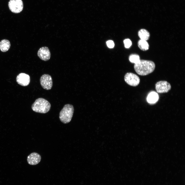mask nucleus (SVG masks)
<instances>
[{
    "mask_svg": "<svg viewBox=\"0 0 185 185\" xmlns=\"http://www.w3.org/2000/svg\"><path fill=\"white\" fill-rule=\"evenodd\" d=\"M155 67V63L152 61L140 60L138 62L134 64V68L137 74L144 76L153 72Z\"/></svg>",
    "mask_w": 185,
    "mask_h": 185,
    "instance_id": "f257e3e1",
    "label": "nucleus"
},
{
    "mask_svg": "<svg viewBox=\"0 0 185 185\" xmlns=\"http://www.w3.org/2000/svg\"><path fill=\"white\" fill-rule=\"evenodd\" d=\"M51 104L47 100L42 98L36 99L32 104V108L35 112L45 113L50 110Z\"/></svg>",
    "mask_w": 185,
    "mask_h": 185,
    "instance_id": "f03ea898",
    "label": "nucleus"
},
{
    "mask_svg": "<svg viewBox=\"0 0 185 185\" xmlns=\"http://www.w3.org/2000/svg\"><path fill=\"white\" fill-rule=\"evenodd\" d=\"M74 111L73 106L70 104L65 105L59 113L61 121L64 124L69 123L71 120Z\"/></svg>",
    "mask_w": 185,
    "mask_h": 185,
    "instance_id": "7ed1b4c3",
    "label": "nucleus"
},
{
    "mask_svg": "<svg viewBox=\"0 0 185 185\" xmlns=\"http://www.w3.org/2000/svg\"><path fill=\"white\" fill-rule=\"evenodd\" d=\"M124 80L128 85L136 86L140 83V79L138 76L135 74L131 72L126 73L124 76Z\"/></svg>",
    "mask_w": 185,
    "mask_h": 185,
    "instance_id": "20e7f679",
    "label": "nucleus"
},
{
    "mask_svg": "<svg viewBox=\"0 0 185 185\" xmlns=\"http://www.w3.org/2000/svg\"><path fill=\"white\" fill-rule=\"evenodd\" d=\"M8 5L10 10L14 13L20 12L23 8V4L22 0H10Z\"/></svg>",
    "mask_w": 185,
    "mask_h": 185,
    "instance_id": "39448f33",
    "label": "nucleus"
},
{
    "mask_svg": "<svg viewBox=\"0 0 185 185\" xmlns=\"http://www.w3.org/2000/svg\"><path fill=\"white\" fill-rule=\"evenodd\" d=\"M170 84L165 81H160L157 82L155 85L156 91L160 93H166L171 89Z\"/></svg>",
    "mask_w": 185,
    "mask_h": 185,
    "instance_id": "423d86ee",
    "label": "nucleus"
},
{
    "mask_svg": "<svg viewBox=\"0 0 185 185\" xmlns=\"http://www.w3.org/2000/svg\"><path fill=\"white\" fill-rule=\"evenodd\" d=\"M40 81L42 87L44 89L49 90L52 88L53 85L51 77L48 74H44L40 77Z\"/></svg>",
    "mask_w": 185,
    "mask_h": 185,
    "instance_id": "0eeeda50",
    "label": "nucleus"
},
{
    "mask_svg": "<svg viewBox=\"0 0 185 185\" xmlns=\"http://www.w3.org/2000/svg\"><path fill=\"white\" fill-rule=\"evenodd\" d=\"M37 54L40 59L45 61L48 60L51 57V53L49 49L46 47L40 48L38 51Z\"/></svg>",
    "mask_w": 185,
    "mask_h": 185,
    "instance_id": "6e6552de",
    "label": "nucleus"
},
{
    "mask_svg": "<svg viewBox=\"0 0 185 185\" xmlns=\"http://www.w3.org/2000/svg\"><path fill=\"white\" fill-rule=\"evenodd\" d=\"M17 83L23 86H26L29 84L30 77L29 75L24 73H21L17 75L16 78Z\"/></svg>",
    "mask_w": 185,
    "mask_h": 185,
    "instance_id": "1a4fd4ad",
    "label": "nucleus"
},
{
    "mask_svg": "<svg viewBox=\"0 0 185 185\" xmlns=\"http://www.w3.org/2000/svg\"><path fill=\"white\" fill-rule=\"evenodd\" d=\"M41 159L40 155L36 153L33 152L27 156V161L29 164L34 165L38 164L40 161Z\"/></svg>",
    "mask_w": 185,
    "mask_h": 185,
    "instance_id": "9d476101",
    "label": "nucleus"
},
{
    "mask_svg": "<svg viewBox=\"0 0 185 185\" xmlns=\"http://www.w3.org/2000/svg\"><path fill=\"white\" fill-rule=\"evenodd\" d=\"M138 35L141 39L145 40H148L150 36L149 32L146 29H142L139 30L138 33Z\"/></svg>",
    "mask_w": 185,
    "mask_h": 185,
    "instance_id": "9b49d317",
    "label": "nucleus"
},
{
    "mask_svg": "<svg viewBox=\"0 0 185 185\" xmlns=\"http://www.w3.org/2000/svg\"><path fill=\"white\" fill-rule=\"evenodd\" d=\"M10 47V41L6 39H3L0 42V50L3 52L7 51Z\"/></svg>",
    "mask_w": 185,
    "mask_h": 185,
    "instance_id": "f8f14e48",
    "label": "nucleus"
},
{
    "mask_svg": "<svg viewBox=\"0 0 185 185\" xmlns=\"http://www.w3.org/2000/svg\"><path fill=\"white\" fill-rule=\"evenodd\" d=\"M158 94L154 92H151L148 95L147 98V101L150 103H154L156 102L159 99Z\"/></svg>",
    "mask_w": 185,
    "mask_h": 185,
    "instance_id": "ddd939ff",
    "label": "nucleus"
},
{
    "mask_svg": "<svg viewBox=\"0 0 185 185\" xmlns=\"http://www.w3.org/2000/svg\"><path fill=\"white\" fill-rule=\"evenodd\" d=\"M138 46L139 48L143 51L148 50L149 48V45L146 40L140 39L138 42Z\"/></svg>",
    "mask_w": 185,
    "mask_h": 185,
    "instance_id": "4468645a",
    "label": "nucleus"
},
{
    "mask_svg": "<svg viewBox=\"0 0 185 185\" xmlns=\"http://www.w3.org/2000/svg\"><path fill=\"white\" fill-rule=\"evenodd\" d=\"M129 59L131 62L134 64L137 63L140 60L139 56L136 54H131L129 56Z\"/></svg>",
    "mask_w": 185,
    "mask_h": 185,
    "instance_id": "2eb2a0df",
    "label": "nucleus"
},
{
    "mask_svg": "<svg viewBox=\"0 0 185 185\" xmlns=\"http://www.w3.org/2000/svg\"><path fill=\"white\" fill-rule=\"evenodd\" d=\"M125 47L126 48H128L131 46L132 42L129 39H127L124 40V41Z\"/></svg>",
    "mask_w": 185,
    "mask_h": 185,
    "instance_id": "dca6fc26",
    "label": "nucleus"
},
{
    "mask_svg": "<svg viewBox=\"0 0 185 185\" xmlns=\"http://www.w3.org/2000/svg\"><path fill=\"white\" fill-rule=\"evenodd\" d=\"M106 44L108 47L109 48H112L114 46L113 41L111 40H109L107 41Z\"/></svg>",
    "mask_w": 185,
    "mask_h": 185,
    "instance_id": "f3484780",
    "label": "nucleus"
}]
</instances>
